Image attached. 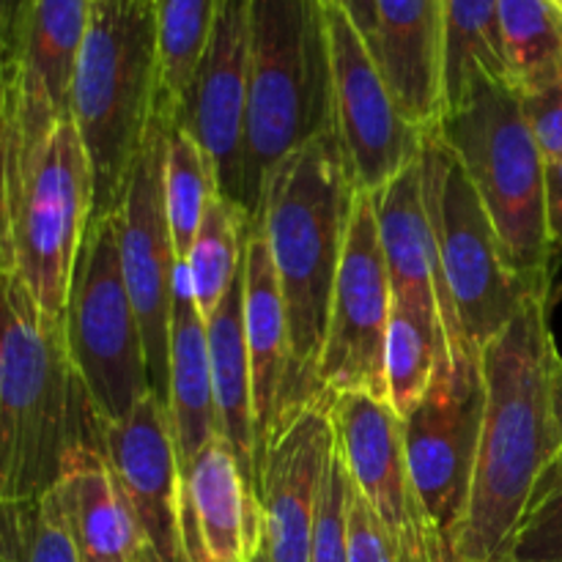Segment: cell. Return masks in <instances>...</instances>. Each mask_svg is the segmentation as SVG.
Listing matches in <instances>:
<instances>
[{"label":"cell","mask_w":562,"mask_h":562,"mask_svg":"<svg viewBox=\"0 0 562 562\" xmlns=\"http://www.w3.org/2000/svg\"><path fill=\"white\" fill-rule=\"evenodd\" d=\"M442 360H450L442 340L415 313L393 300L387 340H384V384H387V404L401 420L428 393Z\"/></svg>","instance_id":"4dcf8cb0"},{"label":"cell","mask_w":562,"mask_h":562,"mask_svg":"<svg viewBox=\"0 0 562 562\" xmlns=\"http://www.w3.org/2000/svg\"><path fill=\"white\" fill-rule=\"evenodd\" d=\"M91 212V165L69 115L16 173L3 179L5 261L53 322L64 324Z\"/></svg>","instance_id":"52a82bcc"},{"label":"cell","mask_w":562,"mask_h":562,"mask_svg":"<svg viewBox=\"0 0 562 562\" xmlns=\"http://www.w3.org/2000/svg\"><path fill=\"white\" fill-rule=\"evenodd\" d=\"M373 201L393 300L415 313L442 340L450 360L475 355L461 335L459 316L442 283L437 241L423 198L420 157L406 165L390 184H384Z\"/></svg>","instance_id":"d6986e66"},{"label":"cell","mask_w":562,"mask_h":562,"mask_svg":"<svg viewBox=\"0 0 562 562\" xmlns=\"http://www.w3.org/2000/svg\"><path fill=\"white\" fill-rule=\"evenodd\" d=\"M206 335L220 437L234 450L241 477L258 499V437L245 335V272H239L217 311L206 318Z\"/></svg>","instance_id":"d4e9b609"},{"label":"cell","mask_w":562,"mask_h":562,"mask_svg":"<svg viewBox=\"0 0 562 562\" xmlns=\"http://www.w3.org/2000/svg\"><path fill=\"white\" fill-rule=\"evenodd\" d=\"M508 80L519 97L554 82L562 71V9L554 0H497Z\"/></svg>","instance_id":"4316f807"},{"label":"cell","mask_w":562,"mask_h":562,"mask_svg":"<svg viewBox=\"0 0 562 562\" xmlns=\"http://www.w3.org/2000/svg\"><path fill=\"white\" fill-rule=\"evenodd\" d=\"M220 0H157L159 104L176 113L212 38Z\"/></svg>","instance_id":"f546056e"},{"label":"cell","mask_w":562,"mask_h":562,"mask_svg":"<svg viewBox=\"0 0 562 562\" xmlns=\"http://www.w3.org/2000/svg\"><path fill=\"white\" fill-rule=\"evenodd\" d=\"M335 130L357 192L376 195L420 157L423 132L401 113L376 58L344 9L327 3Z\"/></svg>","instance_id":"5bb4252c"},{"label":"cell","mask_w":562,"mask_h":562,"mask_svg":"<svg viewBox=\"0 0 562 562\" xmlns=\"http://www.w3.org/2000/svg\"><path fill=\"white\" fill-rule=\"evenodd\" d=\"M351 475L346 470V461L340 456L338 442L329 459L327 477H324L322 499H318L316 530H313L311 562H349L346 549V510H349Z\"/></svg>","instance_id":"d6a6232c"},{"label":"cell","mask_w":562,"mask_h":562,"mask_svg":"<svg viewBox=\"0 0 562 562\" xmlns=\"http://www.w3.org/2000/svg\"><path fill=\"white\" fill-rule=\"evenodd\" d=\"M390 313L393 285L379 241L376 201L371 192H357L316 368L322 398L362 393L387 401L384 340Z\"/></svg>","instance_id":"8fae6325"},{"label":"cell","mask_w":562,"mask_h":562,"mask_svg":"<svg viewBox=\"0 0 562 562\" xmlns=\"http://www.w3.org/2000/svg\"><path fill=\"white\" fill-rule=\"evenodd\" d=\"M88 16L91 0H36L20 77L11 93L9 132L0 154V187L5 176L16 173L36 154L60 121L69 119L71 80Z\"/></svg>","instance_id":"e0dca14e"},{"label":"cell","mask_w":562,"mask_h":562,"mask_svg":"<svg viewBox=\"0 0 562 562\" xmlns=\"http://www.w3.org/2000/svg\"><path fill=\"white\" fill-rule=\"evenodd\" d=\"M494 225L505 261L530 289L552 294L547 159L510 82H483L437 121Z\"/></svg>","instance_id":"8992f818"},{"label":"cell","mask_w":562,"mask_h":562,"mask_svg":"<svg viewBox=\"0 0 562 562\" xmlns=\"http://www.w3.org/2000/svg\"><path fill=\"white\" fill-rule=\"evenodd\" d=\"M483 82H510L499 3L442 0V115Z\"/></svg>","instance_id":"484cf974"},{"label":"cell","mask_w":562,"mask_h":562,"mask_svg":"<svg viewBox=\"0 0 562 562\" xmlns=\"http://www.w3.org/2000/svg\"><path fill=\"white\" fill-rule=\"evenodd\" d=\"M165 214H168L170 239L179 261H184L203 223L209 201L217 192L212 168L203 157L201 146L190 132L173 121L168 110L165 126Z\"/></svg>","instance_id":"f1b7e54d"},{"label":"cell","mask_w":562,"mask_h":562,"mask_svg":"<svg viewBox=\"0 0 562 562\" xmlns=\"http://www.w3.org/2000/svg\"><path fill=\"white\" fill-rule=\"evenodd\" d=\"M505 562H562V461L538 483Z\"/></svg>","instance_id":"1f68e13d"},{"label":"cell","mask_w":562,"mask_h":562,"mask_svg":"<svg viewBox=\"0 0 562 562\" xmlns=\"http://www.w3.org/2000/svg\"><path fill=\"white\" fill-rule=\"evenodd\" d=\"M181 562H184V560H181Z\"/></svg>","instance_id":"bcb514c9"},{"label":"cell","mask_w":562,"mask_h":562,"mask_svg":"<svg viewBox=\"0 0 562 562\" xmlns=\"http://www.w3.org/2000/svg\"><path fill=\"white\" fill-rule=\"evenodd\" d=\"M9 115H11V93L0 88V151L5 146V132H9Z\"/></svg>","instance_id":"60d3db41"},{"label":"cell","mask_w":562,"mask_h":562,"mask_svg":"<svg viewBox=\"0 0 562 562\" xmlns=\"http://www.w3.org/2000/svg\"><path fill=\"white\" fill-rule=\"evenodd\" d=\"M420 170L442 283L467 346L481 355L532 294L547 291L530 289L508 267L475 187L437 126L423 132Z\"/></svg>","instance_id":"ba28073f"},{"label":"cell","mask_w":562,"mask_h":562,"mask_svg":"<svg viewBox=\"0 0 562 562\" xmlns=\"http://www.w3.org/2000/svg\"><path fill=\"white\" fill-rule=\"evenodd\" d=\"M521 108H525L547 165L558 162L562 159V71L547 88L521 97Z\"/></svg>","instance_id":"d590c367"},{"label":"cell","mask_w":562,"mask_h":562,"mask_svg":"<svg viewBox=\"0 0 562 562\" xmlns=\"http://www.w3.org/2000/svg\"><path fill=\"white\" fill-rule=\"evenodd\" d=\"M554 3H558V5H560V9H562V0H554Z\"/></svg>","instance_id":"f6af8a7d"},{"label":"cell","mask_w":562,"mask_h":562,"mask_svg":"<svg viewBox=\"0 0 562 562\" xmlns=\"http://www.w3.org/2000/svg\"><path fill=\"white\" fill-rule=\"evenodd\" d=\"M20 562H80L64 510L49 492L33 508L20 510Z\"/></svg>","instance_id":"836d02e7"},{"label":"cell","mask_w":562,"mask_h":562,"mask_svg":"<svg viewBox=\"0 0 562 562\" xmlns=\"http://www.w3.org/2000/svg\"><path fill=\"white\" fill-rule=\"evenodd\" d=\"M549 296L532 294L481 351L486 412L453 562H505L536 488L560 453L552 371L560 360Z\"/></svg>","instance_id":"6da1fadb"},{"label":"cell","mask_w":562,"mask_h":562,"mask_svg":"<svg viewBox=\"0 0 562 562\" xmlns=\"http://www.w3.org/2000/svg\"><path fill=\"white\" fill-rule=\"evenodd\" d=\"M157 108V0H91L69 104L91 165V223L119 214Z\"/></svg>","instance_id":"5b68a950"},{"label":"cell","mask_w":562,"mask_h":562,"mask_svg":"<svg viewBox=\"0 0 562 562\" xmlns=\"http://www.w3.org/2000/svg\"><path fill=\"white\" fill-rule=\"evenodd\" d=\"M53 494L64 510L80 562H146L130 505L110 472L102 448V420L93 406L66 450Z\"/></svg>","instance_id":"44dd1931"},{"label":"cell","mask_w":562,"mask_h":562,"mask_svg":"<svg viewBox=\"0 0 562 562\" xmlns=\"http://www.w3.org/2000/svg\"><path fill=\"white\" fill-rule=\"evenodd\" d=\"M165 126H168V108L159 104L132 173L130 190L115 217H119L121 272L140 322L148 384L151 393L168 406L173 274L179 258L165 214Z\"/></svg>","instance_id":"7c38bea8"},{"label":"cell","mask_w":562,"mask_h":562,"mask_svg":"<svg viewBox=\"0 0 562 562\" xmlns=\"http://www.w3.org/2000/svg\"><path fill=\"white\" fill-rule=\"evenodd\" d=\"M329 5H338L349 14V20L355 22L357 33L366 38V44L371 47V53L376 49V0H324ZM376 58V55H373Z\"/></svg>","instance_id":"74e56055"},{"label":"cell","mask_w":562,"mask_h":562,"mask_svg":"<svg viewBox=\"0 0 562 562\" xmlns=\"http://www.w3.org/2000/svg\"><path fill=\"white\" fill-rule=\"evenodd\" d=\"M179 541L184 562H247L261 541L258 499L223 437L181 470Z\"/></svg>","instance_id":"ffe728a7"},{"label":"cell","mask_w":562,"mask_h":562,"mask_svg":"<svg viewBox=\"0 0 562 562\" xmlns=\"http://www.w3.org/2000/svg\"><path fill=\"white\" fill-rule=\"evenodd\" d=\"M552 412H554V426H558V439H560V453L554 461H562V357L554 362V371H552Z\"/></svg>","instance_id":"ab89813d"},{"label":"cell","mask_w":562,"mask_h":562,"mask_svg":"<svg viewBox=\"0 0 562 562\" xmlns=\"http://www.w3.org/2000/svg\"><path fill=\"white\" fill-rule=\"evenodd\" d=\"M329 130H335V102L327 3L250 0L241 212L261 217L274 168Z\"/></svg>","instance_id":"277c9868"},{"label":"cell","mask_w":562,"mask_h":562,"mask_svg":"<svg viewBox=\"0 0 562 562\" xmlns=\"http://www.w3.org/2000/svg\"><path fill=\"white\" fill-rule=\"evenodd\" d=\"M486 384L481 357L442 360L420 404L404 417V450L417 497L453 560L481 450Z\"/></svg>","instance_id":"30bf717a"},{"label":"cell","mask_w":562,"mask_h":562,"mask_svg":"<svg viewBox=\"0 0 562 562\" xmlns=\"http://www.w3.org/2000/svg\"><path fill=\"white\" fill-rule=\"evenodd\" d=\"M64 338L77 382L102 423H119L151 393L137 313L121 272L119 217L88 225L71 274Z\"/></svg>","instance_id":"9c48e42d"},{"label":"cell","mask_w":562,"mask_h":562,"mask_svg":"<svg viewBox=\"0 0 562 562\" xmlns=\"http://www.w3.org/2000/svg\"><path fill=\"white\" fill-rule=\"evenodd\" d=\"M91 409L66 351L64 324L38 311L9 267L0 272V508L25 510L53 492Z\"/></svg>","instance_id":"3957f363"},{"label":"cell","mask_w":562,"mask_h":562,"mask_svg":"<svg viewBox=\"0 0 562 562\" xmlns=\"http://www.w3.org/2000/svg\"><path fill=\"white\" fill-rule=\"evenodd\" d=\"M346 549H349V562H404L398 543L357 492L355 481H351L349 510H346Z\"/></svg>","instance_id":"e575fe53"},{"label":"cell","mask_w":562,"mask_h":562,"mask_svg":"<svg viewBox=\"0 0 562 562\" xmlns=\"http://www.w3.org/2000/svg\"><path fill=\"white\" fill-rule=\"evenodd\" d=\"M36 0H0V88L14 93Z\"/></svg>","instance_id":"8d00e7d4"},{"label":"cell","mask_w":562,"mask_h":562,"mask_svg":"<svg viewBox=\"0 0 562 562\" xmlns=\"http://www.w3.org/2000/svg\"><path fill=\"white\" fill-rule=\"evenodd\" d=\"M5 267H9V263H5V252H3V245H0V272H3Z\"/></svg>","instance_id":"ee69618b"},{"label":"cell","mask_w":562,"mask_h":562,"mask_svg":"<svg viewBox=\"0 0 562 562\" xmlns=\"http://www.w3.org/2000/svg\"><path fill=\"white\" fill-rule=\"evenodd\" d=\"M247 22L250 0H220L212 38L173 115L201 146L217 195L239 206L247 140Z\"/></svg>","instance_id":"2e32d148"},{"label":"cell","mask_w":562,"mask_h":562,"mask_svg":"<svg viewBox=\"0 0 562 562\" xmlns=\"http://www.w3.org/2000/svg\"><path fill=\"white\" fill-rule=\"evenodd\" d=\"M16 549H20V543H0V562H20Z\"/></svg>","instance_id":"b9f144b4"},{"label":"cell","mask_w":562,"mask_h":562,"mask_svg":"<svg viewBox=\"0 0 562 562\" xmlns=\"http://www.w3.org/2000/svg\"><path fill=\"white\" fill-rule=\"evenodd\" d=\"M547 209L549 234L554 247H562V159L547 165Z\"/></svg>","instance_id":"f35d334b"},{"label":"cell","mask_w":562,"mask_h":562,"mask_svg":"<svg viewBox=\"0 0 562 562\" xmlns=\"http://www.w3.org/2000/svg\"><path fill=\"white\" fill-rule=\"evenodd\" d=\"M376 64L420 132L442 119V0H376Z\"/></svg>","instance_id":"603a6c76"},{"label":"cell","mask_w":562,"mask_h":562,"mask_svg":"<svg viewBox=\"0 0 562 562\" xmlns=\"http://www.w3.org/2000/svg\"><path fill=\"white\" fill-rule=\"evenodd\" d=\"M168 415L170 428H173L176 456H179V467L184 470L214 437H220L206 318L195 305L192 280L184 261H179L173 274Z\"/></svg>","instance_id":"cb8c5ba5"},{"label":"cell","mask_w":562,"mask_h":562,"mask_svg":"<svg viewBox=\"0 0 562 562\" xmlns=\"http://www.w3.org/2000/svg\"><path fill=\"white\" fill-rule=\"evenodd\" d=\"M333 453L329 398L291 409L269 439L258 461L261 547L269 562H311L318 499Z\"/></svg>","instance_id":"9a60e30c"},{"label":"cell","mask_w":562,"mask_h":562,"mask_svg":"<svg viewBox=\"0 0 562 562\" xmlns=\"http://www.w3.org/2000/svg\"><path fill=\"white\" fill-rule=\"evenodd\" d=\"M355 201L357 184L338 130L324 132L285 157L263 192L258 220L272 252L291 338L285 415L322 398L316 368Z\"/></svg>","instance_id":"7a4b0ae2"},{"label":"cell","mask_w":562,"mask_h":562,"mask_svg":"<svg viewBox=\"0 0 562 562\" xmlns=\"http://www.w3.org/2000/svg\"><path fill=\"white\" fill-rule=\"evenodd\" d=\"M102 448L140 532L143 558L181 562V467L168 406L148 393L124 420L102 423Z\"/></svg>","instance_id":"ac0fdd59"},{"label":"cell","mask_w":562,"mask_h":562,"mask_svg":"<svg viewBox=\"0 0 562 562\" xmlns=\"http://www.w3.org/2000/svg\"><path fill=\"white\" fill-rule=\"evenodd\" d=\"M335 442L355 488L379 516L404 562H453L417 497L404 450V423L393 406L362 393L329 398Z\"/></svg>","instance_id":"4fadbf2b"},{"label":"cell","mask_w":562,"mask_h":562,"mask_svg":"<svg viewBox=\"0 0 562 562\" xmlns=\"http://www.w3.org/2000/svg\"><path fill=\"white\" fill-rule=\"evenodd\" d=\"M247 562H269L267 560V552H263V547H261V541H258V547L252 549L250 558H247Z\"/></svg>","instance_id":"7bdbcfd3"},{"label":"cell","mask_w":562,"mask_h":562,"mask_svg":"<svg viewBox=\"0 0 562 562\" xmlns=\"http://www.w3.org/2000/svg\"><path fill=\"white\" fill-rule=\"evenodd\" d=\"M250 223L252 220L239 206L214 192L195 241L184 258L195 305L203 318L217 311L234 280L239 278Z\"/></svg>","instance_id":"83f0119b"},{"label":"cell","mask_w":562,"mask_h":562,"mask_svg":"<svg viewBox=\"0 0 562 562\" xmlns=\"http://www.w3.org/2000/svg\"><path fill=\"white\" fill-rule=\"evenodd\" d=\"M245 335L252 373L258 461L289 409L291 338L285 302L261 220H252L245 241Z\"/></svg>","instance_id":"7402d4cb"}]
</instances>
